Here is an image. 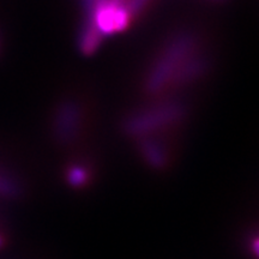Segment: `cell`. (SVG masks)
Segmentation results:
<instances>
[{"mask_svg":"<svg viewBox=\"0 0 259 259\" xmlns=\"http://www.w3.org/2000/svg\"><path fill=\"white\" fill-rule=\"evenodd\" d=\"M5 245H6V238H5V235L0 232V250H2V248H4Z\"/></svg>","mask_w":259,"mask_h":259,"instance_id":"6da1fadb","label":"cell"}]
</instances>
